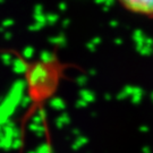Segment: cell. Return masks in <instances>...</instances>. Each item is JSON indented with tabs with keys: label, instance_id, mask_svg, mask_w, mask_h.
Returning a JSON list of instances; mask_svg holds the SVG:
<instances>
[{
	"label": "cell",
	"instance_id": "1",
	"mask_svg": "<svg viewBox=\"0 0 153 153\" xmlns=\"http://www.w3.org/2000/svg\"><path fill=\"white\" fill-rule=\"evenodd\" d=\"M19 61L23 66V82L28 101L27 109L21 119V131L24 133L27 121L38 112H42L59 92L66 79L68 65L53 53L31 60L19 57Z\"/></svg>",
	"mask_w": 153,
	"mask_h": 153
},
{
	"label": "cell",
	"instance_id": "2",
	"mask_svg": "<svg viewBox=\"0 0 153 153\" xmlns=\"http://www.w3.org/2000/svg\"><path fill=\"white\" fill-rule=\"evenodd\" d=\"M123 8L134 15L153 18V0H117Z\"/></svg>",
	"mask_w": 153,
	"mask_h": 153
}]
</instances>
